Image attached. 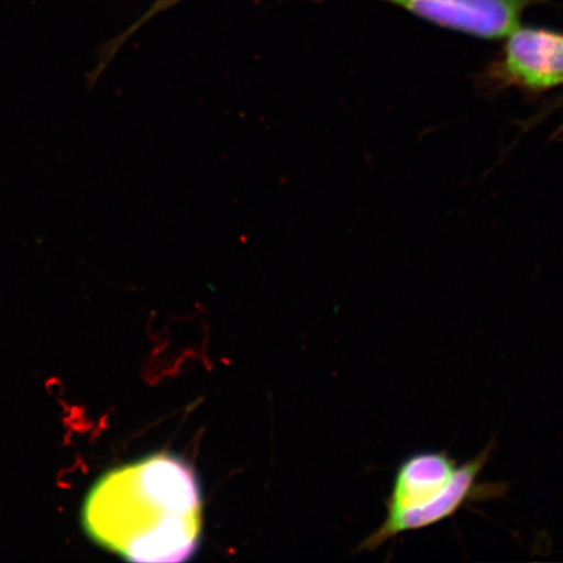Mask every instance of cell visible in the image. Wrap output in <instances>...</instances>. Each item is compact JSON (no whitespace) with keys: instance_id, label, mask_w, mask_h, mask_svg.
<instances>
[{"instance_id":"obj_1","label":"cell","mask_w":563,"mask_h":563,"mask_svg":"<svg viewBox=\"0 0 563 563\" xmlns=\"http://www.w3.org/2000/svg\"><path fill=\"white\" fill-rule=\"evenodd\" d=\"M82 525L97 544L129 562H186L202 527L195 471L170 454L112 470L89 492Z\"/></svg>"},{"instance_id":"obj_2","label":"cell","mask_w":563,"mask_h":563,"mask_svg":"<svg viewBox=\"0 0 563 563\" xmlns=\"http://www.w3.org/2000/svg\"><path fill=\"white\" fill-rule=\"evenodd\" d=\"M493 443L470 461L457 463L448 452H420L405 457L386 497V516L363 549L375 551L400 534L443 522L471 503L499 498L504 483H478Z\"/></svg>"},{"instance_id":"obj_3","label":"cell","mask_w":563,"mask_h":563,"mask_svg":"<svg viewBox=\"0 0 563 563\" xmlns=\"http://www.w3.org/2000/svg\"><path fill=\"white\" fill-rule=\"evenodd\" d=\"M449 30L498 40L520 26L523 12L545 0H384Z\"/></svg>"},{"instance_id":"obj_4","label":"cell","mask_w":563,"mask_h":563,"mask_svg":"<svg viewBox=\"0 0 563 563\" xmlns=\"http://www.w3.org/2000/svg\"><path fill=\"white\" fill-rule=\"evenodd\" d=\"M504 70L511 80L530 89L562 86L563 34L518 26L506 42Z\"/></svg>"},{"instance_id":"obj_5","label":"cell","mask_w":563,"mask_h":563,"mask_svg":"<svg viewBox=\"0 0 563 563\" xmlns=\"http://www.w3.org/2000/svg\"><path fill=\"white\" fill-rule=\"evenodd\" d=\"M180 2L181 0H156V2L152 4L151 9L147 10L144 15L136 21V23H133L129 30H125L123 33L119 34L114 40L109 41L108 44H104L100 48V52H98V63L95 69L88 74V88L91 89L96 87V84L101 79V76L103 75L104 70L108 69L112 59L115 58V55L119 53V51H121L125 42L129 41L133 34L139 32L140 27H143L146 23H150V21L153 18L159 15L161 12L170 10L172 7Z\"/></svg>"}]
</instances>
